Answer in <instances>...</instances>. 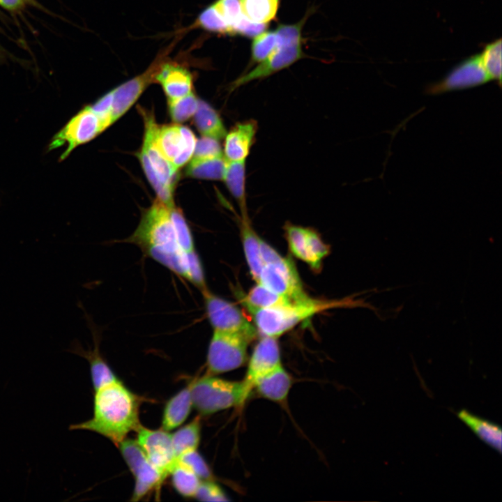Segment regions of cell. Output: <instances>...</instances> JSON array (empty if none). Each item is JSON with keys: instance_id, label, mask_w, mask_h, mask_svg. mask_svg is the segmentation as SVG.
Returning <instances> with one entry per match:
<instances>
[{"instance_id": "9a60e30c", "label": "cell", "mask_w": 502, "mask_h": 502, "mask_svg": "<svg viewBox=\"0 0 502 502\" xmlns=\"http://www.w3.org/2000/svg\"><path fill=\"white\" fill-rule=\"evenodd\" d=\"M137 432V441L150 462L165 479L177 459L172 445V434L162 429L155 430L142 426Z\"/></svg>"}, {"instance_id": "4316f807", "label": "cell", "mask_w": 502, "mask_h": 502, "mask_svg": "<svg viewBox=\"0 0 502 502\" xmlns=\"http://www.w3.org/2000/svg\"><path fill=\"white\" fill-rule=\"evenodd\" d=\"M195 115V123L199 132L204 137L218 140L227 134L222 119L218 112L207 102L199 100Z\"/></svg>"}, {"instance_id": "d6a6232c", "label": "cell", "mask_w": 502, "mask_h": 502, "mask_svg": "<svg viewBox=\"0 0 502 502\" xmlns=\"http://www.w3.org/2000/svg\"><path fill=\"white\" fill-rule=\"evenodd\" d=\"M195 26L214 33L231 35L229 25L221 17L213 3L199 13L195 21Z\"/></svg>"}, {"instance_id": "cb8c5ba5", "label": "cell", "mask_w": 502, "mask_h": 502, "mask_svg": "<svg viewBox=\"0 0 502 502\" xmlns=\"http://www.w3.org/2000/svg\"><path fill=\"white\" fill-rule=\"evenodd\" d=\"M222 181H225L230 193L236 200L241 210V217L248 218L245 160L227 161Z\"/></svg>"}, {"instance_id": "8fae6325", "label": "cell", "mask_w": 502, "mask_h": 502, "mask_svg": "<svg viewBox=\"0 0 502 502\" xmlns=\"http://www.w3.org/2000/svg\"><path fill=\"white\" fill-rule=\"evenodd\" d=\"M118 446L135 478L131 500L139 501L159 487L165 478L150 462L137 440L126 438Z\"/></svg>"}, {"instance_id": "836d02e7", "label": "cell", "mask_w": 502, "mask_h": 502, "mask_svg": "<svg viewBox=\"0 0 502 502\" xmlns=\"http://www.w3.org/2000/svg\"><path fill=\"white\" fill-rule=\"evenodd\" d=\"M167 100L170 116L176 123L185 121L193 116L199 102L192 92L182 98Z\"/></svg>"}, {"instance_id": "1f68e13d", "label": "cell", "mask_w": 502, "mask_h": 502, "mask_svg": "<svg viewBox=\"0 0 502 502\" xmlns=\"http://www.w3.org/2000/svg\"><path fill=\"white\" fill-rule=\"evenodd\" d=\"M480 55L481 61L492 81L501 84V39L487 44Z\"/></svg>"}, {"instance_id": "e575fe53", "label": "cell", "mask_w": 502, "mask_h": 502, "mask_svg": "<svg viewBox=\"0 0 502 502\" xmlns=\"http://www.w3.org/2000/svg\"><path fill=\"white\" fill-rule=\"evenodd\" d=\"M277 36L275 31H264L253 38L251 59L254 63L264 61L275 49Z\"/></svg>"}, {"instance_id": "f1b7e54d", "label": "cell", "mask_w": 502, "mask_h": 502, "mask_svg": "<svg viewBox=\"0 0 502 502\" xmlns=\"http://www.w3.org/2000/svg\"><path fill=\"white\" fill-rule=\"evenodd\" d=\"M200 418L197 417L190 423L172 434V441L175 455L197 450L200 441Z\"/></svg>"}, {"instance_id": "74e56055", "label": "cell", "mask_w": 502, "mask_h": 502, "mask_svg": "<svg viewBox=\"0 0 502 502\" xmlns=\"http://www.w3.org/2000/svg\"><path fill=\"white\" fill-rule=\"evenodd\" d=\"M195 498L201 501H227V495L213 480H201Z\"/></svg>"}, {"instance_id": "484cf974", "label": "cell", "mask_w": 502, "mask_h": 502, "mask_svg": "<svg viewBox=\"0 0 502 502\" xmlns=\"http://www.w3.org/2000/svg\"><path fill=\"white\" fill-rule=\"evenodd\" d=\"M256 283L248 294H242L240 291L236 293L238 301L251 314L258 310L269 308L290 301L272 291L263 284L259 282Z\"/></svg>"}, {"instance_id": "7402d4cb", "label": "cell", "mask_w": 502, "mask_h": 502, "mask_svg": "<svg viewBox=\"0 0 502 502\" xmlns=\"http://www.w3.org/2000/svg\"><path fill=\"white\" fill-rule=\"evenodd\" d=\"M239 223L246 262L252 278L257 282L264 265L261 253V238L252 227L249 218L240 217Z\"/></svg>"}, {"instance_id": "52a82bcc", "label": "cell", "mask_w": 502, "mask_h": 502, "mask_svg": "<svg viewBox=\"0 0 502 502\" xmlns=\"http://www.w3.org/2000/svg\"><path fill=\"white\" fill-rule=\"evenodd\" d=\"M260 245L264 265L256 282L290 301L308 296L291 259L280 255L261 238Z\"/></svg>"}, {"instance_id": "f546056e", "label": "cell", "mask_w": 502, "mask_h": 502, "mask_svg": "<svg viewBox=\"0 0 502 502\" xmlns=\"http://www.w3.org/2000/svg\"><path fill=\"white\" fill-rule=\"evenodd\" d=\"M243 15L249 20L268 24L277 14L280 0H240Z\"/></svg>"}, {"instance_id": "6da1fadb", "label": "cell", "mask_w": 502, "mask_h": 502, "mask_svg": "<svg viewBox=\"0 0 502 502\" xmlns=\"http://www.w3.org/2000/svg\"><path fill=\"white\" fill-rule=\"evenodd\" d=\"M126 241L137 245L146 256L200 291L207 288L198 254L186 249L172 220L170 207L159 199L144 213L137 228Z\"/></svg>"}, {"instance_id": "b9f144b4", "label": "cell", "mask_w": 502, "mask_h": 502, "mask_svg": "<svg viewBox=\"0 0 502 502\" xmlns=\"http://www.w3.org/2000/svg\"><path fill=\"white\" fill-rule=\"evenodd\" d=\"M25 3L24 0H0L1 6L12 11L22 9Z\"/></svg>"}, {"instance_id": "83f0119b", "label": "cell", "mask_w": 502, "mask_h": 502, "mask_svg": "<svg viewBox=\"0 0 502 502\" xmlns=\"http://www.w3.org/2000/svg\"><path fill=\"white\" fill-rule=\"evenodd\" d=\"M227 160L224 156L211 158H193L190 163L187 174L197 178L222 180Z\"/></svg>"}, {"instance_id": "ac0fdd59", "label": "cell", "mask_w": 502, "mask_h": 502, "mask_svg": "<svg viewBox=\"0 0 502 502\" xmlns=\"http://www.w3.org/2000/svg\"><path fill=\"white\" fill-rule=\"evenodd\" d=\"M161 84L167 100H174L187 96L192 92V76L189 70L175 62L168 61L163 55L154 75V83Z\"/></svg>"}, {"instance_id": "277c9868", "label": "cell", "mask_w": 502, "mask_h": 502, "mask_svg": "<svg viewBox=\"0 0 502 502\" xmlns=\"http://www.w3.org/2000/svg\"><path fill=\"white\" fill-rule=\"evenodd\" d=\"M190 386L193 406L203 416L240 406L252 392L243 380L229 381L209 374L195 379Z\"/></svg>"}, {"instance_id": "5b68a950", "label": "cell", "mask_w": 502, "mask_h": 502, "mask_svg": "<svg viewBox=\"0 0 502 502\" xmlns=\"http://www.w3.org/2000/svg\"><path fill=\"white\" fill-rule=\"evenodd\" d=\"M307 15L293 24H279L275 32L277 46L263 61L248 73L242 75L231 84L237 88L255 79L265 78L280 71L300 60L304 56L302 50V29Z\"/></svg>"}, {"instance_id": "2e32d148", "label": "cell", "mask_w": 502, "mask_h": 502, "mask_svg": "<svg viewBox=\"0 0 502 502\" xmlns=\"http://www.w3.org/2000/svg\"><path fill=\"white\" fill-rule=\"evenodd\" d=\"M281 365L277 338L261 336L252 351L243 381L252 391L259 379Z\"/></svg>"}, {"instance_id": "e0dca14e", "label": "cell", "mask_w": 502, "mask_h": 502, "mask_svg": "<svg viewBox=\"0 0 502 502\" xmlns=\"http://www.w3.org/2000/svg\"><path fill=\"white\" fill-rule=\"evenodd\" d=\"M158 63V58L157 57L143 73L112 90L113 94L111 107L112 123L128 110L150 84L154 83V75Z\"/></svg>"}, {"instance_id": "f35d334b", "label": "cell", "mask_w": 502, "mask_h": 502, "mask_svg": "<svg viewBox=\"0 0 502 502\" xmlns=\"http://www.w3.org/2000/svg\"><path fill=\"white\" fill-rule=\"evenodd\" d=\"M193 156L197 158H211L224 155L218 139L202 136L196 142Z\"/></svg>"}, {"instance_id": "ffe728a7", "label": "cell", "mask_w": 502, "mask_h": 502, "mask_svg": "<svg viewBox=\"0 0 502 502\" xmlns=\"http://www.w3.org/2000/svg\"><path fill=\"white\" fill-rule=\"evenodd\" d=\"M292 384L291 375L281 365L259 379L254 385L253 390L261 397L281 403L286 401Z\"/></svg>"}, {"instance_id": "30bf717a", "label": "cell", "mask_w": 502, "mask_h": 502, "mask_svg": "<svg viewBox=\"0 0 502 502\" xmlns=\"http://www.w3.org/2000/svg\"><path fill=\"white\" fill-rule=\"evenodd\" d=\"M105 130L100 118L87 106L75 115L52 139L48 149L66 146L60 160L77 146L86 143Z\"/></svg>"}, {"instance_id": "7c38bea8", "label": "cell", "mask_w": 502, "mask_h": 502, "mask_svg": "<svg viewBox=\"0 0 502 502\" xmlns=\"http://www.w3.org/2000/svg\"><path fill=\"white\" fill-rule=\"evenodd\" d=\"M154 142L162 155L178 170L193 155L197 139L185 126L156 125Z\"/></svg>"}, {"instance_id": "8992f818", "label": "cell", "mask_w": 502, "mask_h": 502, "mask_svg": "<svg viewBox=\"0 0 502 502\" xmlns=\"http://www.w3.org/2000/svg\"><path fill=\"white\" fill-rule=\"evenodd\" d=\"M145 132L139 158L145 174L155 191L158 199L173 206V189L177 170L162 155L154 142L156 123L153 115L142 112Z\"/></svg>"}, {"instance_id": "d6986e66", "label": "cell", "mask_w": 502, "mask_h": 502, "mask_svg": "<svg viewBox=\"0 0 502 502\" xmlns=\"http://www.w3.org/2000/svg\"><path fill=\"white\" fill-rule=\"evenodd\" d=\"M257 122L249 119L238 122L225 136L224 157L227 161L246 160L254 144Z\"/></svg>"}, {"instance_id": "ab89813d", "label": "cell", "mask_w": 502, "mask_h": 502, "mask_svg": "<svg viewBox=\"0 0 502 502\" xmlns=\"http://www.w3.org/2000/svg\"><path fill=\"white\" fill-rule=\"evenodd\" d=\"M268 24L253 22L243 15L231 28V35L254 38L266 30Z\"/></svg>"}, {"instance_id": "4fadbf2b", "label": "cell", "mask_w": 502, "mask_h": 502, "mask_svg": "<svg viewBox=\"0 0 502 502\" xmlns=\"http://www.w3.org/2000/svg\"><path fill=\"white\" fill-rule=\"evenodd\" d=\"M284 236L291 252L296 258L307 264L314 271L321 269L324 259L330 253V247L317 231L287 223Z\"/></svg>"}, {"instance_id": "d4e9b609", "label": "cell", "mask_w": 502, "mask_h": 502, "mask_svg": "<svg viewBox=\"0 0 502 502\" xmlns=\"http://www.w3.org/2000/svg\"><path fill=\"white\" fill-rule=\"evenodd\" d=\"M457 416L480 440L499 453L501 452L502 432L499 425L478 417L465 409L459 411Z\"/></svg>"}, {"instance_id": "9c48e42d", "label": "cell", "mask_w": 502, "mask_h": 502, "mask_svg": "<svg viewBox=\"0 0 502 502\" xmlns=\"http://www.w3.org/2000/svg\"><path fill=\"white\" fill-rule=\"evenodd\" d=\"M207 319L213 330L242 335L251 341L258 333L240 308L234 303L211 292L208 288L201 291Z\"/></svg>"}, {"instance_id": "4dcf8cb0", "label": "cell", "mask_w": 502, "mask_h": 502, "mask_svg": "<svg viewBox=\"0 0 502 502\" xmlns=\"http://www.w3.org/2000/svg\"><path fill=\"white\" fill-rule=\"evenodd\" d=\"M169 474L176 491L183 496L195 497L201 480L188 466L176 459Z\"/></svg>"}, {"instance_id": "7bdbcfd3", "label": "cell", "mask_w": 502, "mask_h": 502, "mask_svg": "<svg viewBox=\"0 0 502 502\" xmlns=\"http://www.w3.org/2000/svg\"><path fill=\"white\" fill-rule=\"evenodd\" d=\"M25 3L35 6L37 3L35 0H24Z\"/></svg>"}, {"instance_id": "7a4b0ae2", "label": "cell", "mask_w": 502, "mask_h": 502, "mask_svg": "<svg viewBox=\"0 0 502 502\" xmlns=\"http://www.w3.org/2000/svg\"><path fill=\"white\" fill-rule=\"evenodd\" d=\"M139 410V397L118 381L95 391L93 417L70 429L93 431L119 445L141 426Z\"/></svg>"}, {"instance_id": "3957f363", "label": "cell", "mask_w": 502, "mask_h": 502, "mask_svg": "<svg viewBox=\"0 0 502 502\" xmlns=\"http://www.w3.org/2000/svg\"><path fill=\"white\" fill-rule=\"evenodd\" d=\"M353 297L321 299L308 296L303 299L289 301L252 314L254 325L261 336L278 338L302 321L324 311L364 306L363 301L355 300Z\"/></svg>"}, {"instance_id": "60d3db41", "label": "cell", "mask_w": 502, "mask_h": 502, "mask_svg": "<svg viewBox=\"0 0 502 502\" xmlns=\"http://www.w3.org/2000/svg\"><path fill=\"white\" fill-rule=\"evenodd\" d=\"M112 99V91H110L93 105L89 106L92 111L100 118L105 129L112 124L111 119Z\"/></svg>"}, {"instance_id": "ba28073f", "label": "cell", "mask_w": 502, "mask_h": 502, "mask_svg": "<svg viewBox=\"0 0 502 502\" xmlns=\"http://www.w3.org/2000/svg\"><path fill=\"white\" fill-rule=\"evenodd\" d=\"M250 342L238 333L213 330L206 356L207 374L216 375L243 366Z\"/></svg>"}, {"instance_id": "44dd1931", "label": "cell", "mask_w": 502, "mask_h": 502, "mask_svg": "<svg viewBox=\"0 0 502 502\" xmlns=\"http://www.w3.org/2000/svg\"><path fill=\"white\" fill-rule=\"evenodd\" d=\"M91 328L94 340L93 349L85 351L76 344L71 347L70 351L84 357L89 362L92 383L94 390L96 391L119 380L100 355L98 334L93 328Z\"/></svg>"}, {"instance_id": "5bb4252c", "label": "cell", "mask_w": 502, "mask_h": 502, "mask_svg": "<svg viewBox=\"0 0 502 502\" xmlns=\"http://www.w3.org/2000/svg\"><path fill=\"white\" fill-rule=\"evenodd\" d=\"M489 81L492 79L484 68L479 54L461 62L441 80L430 84L426 92L436 95L476 86Z\"/></svg>"}, {"instance_id": "603a6c76", "label": "cell", "mask_w": 502, "mask_h": 502, "mask_svg": "<svg viewBox=\"0 0 502 502\" xmlns=\"http://www.w3.org/2000/svg\"><path fill=\"white\" fill-rule=\"evenodd\" d=\"M192 404L190 386L174 395L166 404L162 420V429L169 431L180 426L188 418Z\"/></svg>"}, {"instance_id": "d590c367", "label": "cell", "mask_w": 502, "mask_h": 502, "mask_svg": "<svg viewBox=\"0 0 502 502\" xmlns=\"http://www.w3.org/2000/svg\"><path fill=\"white\" fill-rule=\"evenodd\" d=\"M177 459L188 466L202 480H213L210 468L197 450L187 452Z\"/></svg>"}, {"instance_id": "8d00e7d4", "label": "cell", "mask_w": 502, "mask_h": 502, "mask_svg": "<svg viewBox=\"0 0 502 502\" xmlns=\"http://www.w3.org/2000/svg\"><path fill=\"white\" fill-rule=\"evenodd\" d=\"M213 4L230 28L242 16L243 13L241 7L240 0H215Z\"/></svg>"}]
</instances>
